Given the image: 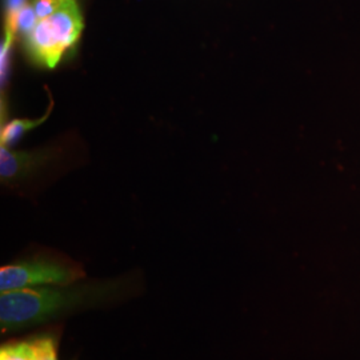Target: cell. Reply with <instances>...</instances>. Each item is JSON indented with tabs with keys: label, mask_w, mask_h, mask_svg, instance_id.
Returning a JSON list of instances; mask_svg holds the SVG:
<instances>
[{
	"label": "cell",
	"mask_w": 360,
	"mask_h": 360,
	"mask_svg": "<svg viewBox=\"0 0 360 360\" xmlns=\"http://www.w3.org/2000/svg\"><path fill=\"white\" fill-rule=\"evenodd\" d=\"M112 283L44 285L0 292L3 334L49 322L74 309L103 302L114 295Z\"/></svg>",
	"instance_id": "1"
},
{
	"label": "cell",
	"mask_w": 360,
	"mask_h": 360,
	"mask_svg": "<svg viewBox=\"0 0 360 360\" xmlns=\"http://www.w3.org/2000/svg\"><path fill=\"white\" fill-rule=\"evenodd\" d=\"M83 27L77 0H62L58 8L39 19L35 28L27 35V52L35 63L53 68L65 52L77 44Z\"/></svg>",
	"instance_id": "2"
},
{
	"label": "cell",
	"mask_w": 360,
	"mask_h": 360,
	"mask_svg": "<svg viewBox=\"0 0 360 360\" xmlns=\"http://www.w3.org/2000/svg\"><path fill=\"white\" fill-rule=\"evenodd\" d=\"M86 272L77 264L53 259H31L0 269V292L44 285L77 283Z\"/></svg>",
	"instance_id": "3"
},
{
	"label": "cell",
	"mask_w": 360,
	"mask_h": 360,
	"mask_svg": "<svg viewBox=\"0 0 360 360\" xmlns=\"http://www.w3.org/2000/svg\"><path fill=\"white\" fill-rule=\"evenodd\" d=\"M0 360H58V343L50 335L6 343L0 348Z\"/></svg>",
	"instance_id": "4"
},
{
	"label": "cell",
	"mask_w": 360,
	"mask_h": 360,
	"mask_svg": "<svg viewBox=\"0 0 360 360\" xmlns=\"http://www.w3.org/2000/svg\"><path fill=\"white\" fill-rule=\"evenodd\" d=\"M52 105H53V103H51V108L44 115L41 116L40 119H34V120H31V119H15L13 122H10L8 124L3 126L1 135H0L1 146L8 147L10 144L16 142L28 129L38 127L39 124H41L50 116Z\"/></svg>",
	"instance_id": "5"
},
{
	"label": "cell",
	"mask_w": 360,
	"mask_h": 360,
	"mask_svg": "<svg viewBox=\"0 0 360 360\" xmlns=\"http://www.w3.org/2000/svg\"><path fill=\"white\" fill-rule=\"evenodd\" d=\"M31 156L20 153H11L7 147L0 146V174L3 179H11L26 169Z\"/></svg>",
	"instance_id": "6"
},
{
	"label": "cell",
	"mask_w": 360,
	"mask_h": 360,
	"mask_svg": "<svg viewBox=\"0 0 360 360\" xmlns=\"http://www.w3.org/2000/svg\"><path fill=\"white\" fill-rule=\"evenodd\" d=\"M38 22V15L35 13L32 3L27 1L26 6L20 10V13L16 18V34L26 38L27 35H30V32L35 28Z\"/></svg>",
	"instance_id": "7"
},
{
	"label": "cell",
	"mask_w": 360,
	"mask_h": 360,
	"mask_svg": "<svg viewBox=\"0 0 360 360\" xmlns=\"http://www.w3.org/2000/svg\"><path fill=\"white\" fill-rule=\"evenodd\" d=\"M60 1L62 0H32V6L39 19H43L55 11Z\"/></svg>",
	"instance_id": "8"
}]
</instances>
